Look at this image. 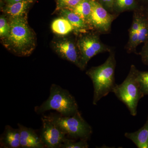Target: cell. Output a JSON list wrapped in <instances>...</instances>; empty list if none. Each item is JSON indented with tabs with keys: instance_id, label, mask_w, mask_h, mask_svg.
<instances>
[{
	"instance_id": "1",
	"label": "cell",
	"mask_w": 148,
	"mask_h": 148,
	"mask_svg": "<svg viewBox=\"0 0 148 148\" xmlns=\"http://www.w3.org/2000/svg\"><path fill=\"white\" fill-rule=\"evenodd\" d=\"M116 64L115 54L112 49L105 63L100 66L92 67L86 72L93 84V105H97L102 98L113 91L116 85L115 79Z\"/></svg>"
},
{
	"instance_id": "2",
	"label": "cell",
	"mask_w": 148,
	"mask_h": 148,
	"mask_svg": "<svg viewBox=\"0 0 148 148\" xmlns=\"http://www.w3.org/2000/svg\"><path fill=\"white\" fill-rule=\"evenodd\" d=\"M27 17L26 15L10 18V33L4 39L8 49L19 56H29L35 47L34 36L29 28Z\"/></svg>"
},
{
	"instance_id": "3",
	"label": "cell",
	"mask_w": 148,
	"mask_h": 148,
	"mask_svg": "<svg viewBox=\"0 0 148 148\" xmlns=\"http://www.w3.org/2000/svg\"><path fill=\"white\" fill-rule=\"evenodd\" d=\"M51 110L57 111L63 116H71L79 112L75 97L69 90L55 84L51 86L49 98L35 108L38 114Z\"/></svg>"
},
{
	"instance_id": "4",
	"label": "cell",
	"mask_w": 148,
	"mask_h": 148,
	"mask_svg": "<svg viewBox=\"0 0 148 148\" xmlns=\"http://www.w3.org/2000/svg\"><path fill=\"white\" fill-rule=\"evenodd\" d=\"M138 71L135 65H131L126 78L122 83L116 84L113 91L117 98L126 106L132 116L137 114L138 103L145 96L137 78Z\"/></svg>"
},
{
	"instance_id": "5",
	"label": "cell",
	"mask_w": 148,
	"mask_h": 148,
	"mask_svg": "<svg viewBox=\"0 0 148 148\" xmlns=\"http://www.w3.org/2000/svg\"><path fill=\"white\" fill-rule=\"evenodd\" d=\"M49 116L69 138L75 140H90L92 133V127L80 112L71 116H63L60 114Z\"/></svg>"
},
{
	"instance_id": "6",
	"label": "cell",
	"mask_w": 148,
	"mask_h": 148,
	"mask_svg": "<svg viewBox=\"0 0 148 148\" xmlns=\"http://www.w3.org/2000/svg\"><path fill=\"white\" fill-rule=\"evenodd\" d=\"M76 40L79 53L80 68L83 71L90 59L100 53L108 51L112 48L104 44L100 38V34L93 30L78 34Z\"/></svg>"
},
{
	"instance_id": "7",
	"label": "cell",
	"mask_w": 148,
	"mask_h": 148,
	"mask_svg": "<svg viewBox=\"0 0 148 148\" xmlns=\"http://www.w3.org/2000/svg\"><path fill=\"white\" fill-rule=\"evenodd\" d=\"M92 11L88 23L92 30L100 34H109L112 23L119 14L108 11L98 1H91Z\"/></svg>"
},
{
	"instance_id": "8",
	"label": "cell",
	"mask_w": 148,
	"mask_h": 148,
	"mask_svg": "<svg viewBox=\"0 0 148 148\" xmlns=\"http://www.w3.org/2000/svg\"><path fill=\"white\" fill-rule=\"evenodd\" d=\"M41 119L42 126L40 136L45 147L60 148L67 138L66 134L49 115L42 116Z\"/></svg>"
},
{
	"instance_id": "9",
	"label": "cell",
	"mask_w": 148,
	"mask_h": 148,
	"mask_svg": "<svg viewBox=\"0 0 148 148\" xmlns=\"http://www.w3.org/2000/svg\"><path fill=\"white\" fill-rule=\"evenodd\" d=\"M54 50L61 58L70 61L80 68L79 53L76 41L65 39L54 44Z\"/></svg>"
},
{
	"instance_id": "10",
	"label": "cell",
	"mask_w": 148,
	"mask_h": 148,
	"mask_svg": "<svg viewBox=\"0 0 148 148\" xmlns=\"http://www.w3.org/2000/svg\"><path fill=\"white\" fill-rule=\"evenodd\" d=\"M20 133V145L23 148H43L45 147L40 136L34 130L18 124Z\"/></svg>"
},
{
	"instance_id": "11",
	"label": "cell",
	"mask_w": 148,
	"mask_h": 148,
	"mask_svg": "<svg viewBox=\"0 0 148 148\" xmlns=\"http://www.w3.org/2000/svg\"><path fill=\"white\" fill-rule=\"evenodd\" d=\"M19 128H14L7 125L0 137L1 148H21Z\"/></svg>"
},
{
	"instance_id": "12",
	"label": "cell",
	"mask_w": 148,
	"mask_h": 148,
	"mask_svg": "<svg viewBox=\"0 0 148 148\" xmlns=\"http://www.w3.org/2000/svg\"><path fill=\"white\" fill-rule=\"evenodd\" d=\"M60 11L61 17L67 19L73 27L74 32L77 34L91 31V27L86 21L76 14L67 9H62Z\"/></svg>"
},
{
	"instance_id": "13",
	"label": "cell",
	"mask_w": 148,
	"mask_h": 148,
	"mask_svg": "<svg viewBox=\"0 0 148 148\" xmlns=\"http://www.w3.org/2000/svg\"><path fill=\"white\" fill-rule=\"evenodd\" d=\"M124 136L131 140L138 148H148V115L143 127L135 132H125Z\"/></svg>"
},
{
	"instance_id": "14",
	"label": "cell",
	"mask_w": 148,
	"mask_h": 148,
	"mask_svg": "<svg viewBox=\"0 0 148 148\" xmlns=\"http://www.w3.org/2000/svg\"><path fill=\"white\" fill-rule=\"evenodd\" d=\"M33 1L24 0L14 3L8 4L4 11L10 18L26 16L27 10L33 2Z\"/></svg>"
},
{
	"instance_id": "15",
	"label": "cell",
	"mask_w": 148,
	"mask_h": 148,
	"mask_svg": "<svg viewBox=\"0 0 148 148\" xmlns=\"http://www.w3.org/2000/svg\"><path fill=\"white\" fill-rule=\"evenodd\" d=\"M51 29L54 34L60 36H65L74 32L73 27L70 22L66 18H56L51 24Z\"/></svg>"
},
{
	"instance_id": "16",
	"label": "cell",
	"mask_w": 148,
	"mask_h": 148,
	"mask_svg": "<svg viewBox=\"0 0 148 148\" xmlns=\"http://www.w3.org/2000/svg\"><path fill=\"white\" fill-rule=\"evenodd\" d=\"M140 9L137 0H114V12L119 15L124 12Z\"/></svg>"
},
{
	"instance_id": "17",
	"label": "cell",
	"mask_w": 148,
	"mask_h": 148,
	"mask_svg": "<svg viewBox=\"0 0 148 148\" xmlns=\"http://www.w3.org/2000/svg\"><path fill=\"white\" fill-rule=\"evenodd\" d=\"M91 1V0H82L74 7L67 9L76 14L88 23L92 11Z\"/></svg>"
},
{
	"instance_id": "18",
	"label": "cell",
	"mask_w": 148,
	"mask_h": 148,
	"mask_svg": "<svg viewBox=\"0 0 148 148\" xmlns=\"http://www.w3.org/2000/svg\"><path fill=\"white\" fill-rule=\"evenodd\" d=\"M148 41V18L142 10L140 29L138 32V45Z\"/></svg>"
},
{
	"instance_id": "19",
	"label": "cell",
	"mask_w": 148,
	"mask_h": 148,
	"mask_svg": "<svg viewBox=\"0 0 148 148\" xmlns=\"http://www.w3.org/2000/svg\"><path fill=\"white\" fill-rule=\"evenodd\" d=\"M73 140L66 138L64 143L61 145V148H88L89 145L87 141L84 140Z\"/></svg>"
},
{
	"instance_id": "20",
	"label": "cell",
	"mask_w": 148,
	"mask_h": 148,
	"mask_svg": "<svg viewBox=\"0 0 148 148\" xmlns=\"http://www.w3.org/2000/svg\"><path fill=\"white\" fill-rule=\"evenodd\" d=\"M137 78L144 95H148V71H140L138 70Z\"/></svg>"
},
{
	"instance_id": "21",
	"label": "cell",
	"mask_w": 148,
	"mask_h": 148,
	"mask_svg": "<svg viewBox=\"0 0 148 148\" xmlns=\"http://www.w3.org/2000/svg\"><path fill=\"white\" fill-rule=\"evenodd\" d=\"M82 0H56V10L59 11L62 9H69L74 7Z\"/></svg>"
},
{
	"instance_id": "22",
	"label": "cell",
	"mask_w": 148,
	"mask_h": 148,
	"mask_svg": "<svg viewBox=\"0 0 148 148\" xmlns=\"http://www.w3.org/2000/svg\"><path fill=\"white\" fill-rule=\"evenodd\" d=\"M10 26L9 21H7L4 16L0 18V36L3 39L5 38L9 34Z\"/></svg>"
},
{
	"instance_id": "23",
	"label": "cell",
	"mask_w": 148,
	"mask_h": 148,
	"mask_svg": "<svg viewBox=\"0 0 148 148\" xmlns=\"http://www.w3.org/2000/svg\"><path fill=\"white\" fill-rule=\"evenodd\" d=\"M138 54L141 56L143 64L148 66V41L144 43L142 50Z\"/></svg>"
},
{
	"instance_id": "24",
	"label": "cell",
	"mask_w": 148,
	"mask_h": 148,
	"mask_svg": "<svg viewBox=\"0 0 148 148\" xmlns=\"http://www.w3.org/2000/svg\"><path fill=\"white\" fill-rule=\"evenodd\" d=\"M97 1L109 12L114 14L113 10L114 0H97Z\"/></svg>"
},
{
	"instance_id": "25",
	"label": "cell",
	"mask_w": 148,
	"mask_h": 148,
	"mask_svg": "<svg viewBox=\"0 0 148 148\" xmlns=\"http://www.w3.org/2000/svg\"><path fill=\"white\" fill-rule=\"evenodd\" d=\"M24 0H5L8 4H12L14 3L17 2L21 1Z\"/></svg>"
},
{
	"instance_id": "26",
	"label": "cell",
	"mask_w": 148,
	"mask_h": 148,
	"mask_svg": "<svg viewBox=\"0 0 148 148\" xmlns=\"http://www.w3.org/2000/svg\"><path fill=\"white\" fill-rule=\"evenodd\" d=\"M143 12L145 13V15L147 16V18H148V6L147 7L143 9Z\"/></svg>"
},
{
	"instance_id": "27",
	"label": "cell",
	"mask_w": 148,
	"mask_h": 148,
	"mask_svg": "<svg viewBox=\"0 0 148 148\" xmlns=\"http://www.w3.org/2000/svg\"><path fill=\"white\" fill-rule=\"evenodd\" d=\"M140 1H142L143 3L146 4L147 5V7L148 6V0H140Z\"/></svg>"
},
{
	"instance_id": "28",
	"label": "cell",
	"mask_w": 148,
	"mask_h": 148,
	"mask_svg": "<svg viewBox=\"0 0 148 148\" xmlns=\"http://www.w3.org/2000/svg\"><path fill=\"white\" fill-rule=\"evenodd\" d=\"M91 1H97V0H91Z\"/></svg>"
}]
</instances>
